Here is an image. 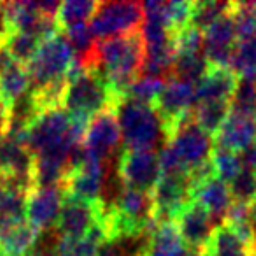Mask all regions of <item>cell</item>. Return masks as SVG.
Returning a JSON list of instances; mask_svg holds the SVG:
<instances>
[{"label": "cell", "instance_id": "1", "mask_svg": "<svg viewBox=\"0 0 256 256\" xmlns=\"http://www.w3.org/2000/svg\"><path fill=\"white\" fill-rule=\"evenodd\" d=\"M146 56V46L140 32L124 34L96 40L92 62L88 67H95L104 76L110 93L118 102L126 98L130 86L140 78Z\"/></svg>", "mask_w": 256, "mask_h": 256}, {"label": "cell", "instance_id": "2", "mask_svg": "<svg viewBox=\"0 0 256 256\" xmlns=\"http://www.w3.org/2000/svg\"><path fill=\"white\" fill-rule=\"evenodd\" d=\"M120 102L110 93L98 68L76 65L68 76L62 98V109L70 116V120L88 124L90 120L106 110H116Z\"/></svg>", "mask_w": 256, "mask_h": 256}, {"label": "cell", "instance_id": "3", "mask_svg": "<svg viewBox=\"0 0 256 256\" xmlns=\"http://www.w3.org/2000/svg\"><path fill=\"white\" fill-rule=\"evenodd\" d=\"M212 140L190 118L174 132L158 153L162 174L188 176L210 160Z\"/></svg>", "mask_w": 256, "mask_h": 256}, {"label": "cell", "instance_id": "4", "mask_svg": "<svg viewBox=\"0 0 256 256\" xmlns=\"http://www.w3.org/2000/svg\"><path fill=\"white\" fill-rule=\"evenodd\" d=\"M116 118L124 150H153L164 136L156 110L150 106L124 98L118 106Z\"/></svg>", "mask_w": 256, "mask_h": 256}, {"label": "cell", "instance_id": "5", "mask_svg": "<svg viewBox=\"0 0 256 256\" xmlns=\"http://www.w3.org/2000/svg\"><path fill=\"white\" fill-rule=\"evenodd\" d=\"M195 104L196 100L193 82L182 81L178 78L165 79L164 92L154 106L165 140L170 139L176 130L192 118V110Z\"/></svg>", "mask_w": 256, "mask_h": 256}, {"label": "cell", "instance_id": "6", "mask_svg": "<svg viewBox=\"0 0 256 256\" xmlns=\"http://www.w3.org/2000/svg\"><path fill=\"white\" fill-rule=\"evenodd\" d=\"M144 23L142 4L137 2H98L90 20V28L96 40L139 32Z\"/></svg>", "mask_w": 256, "mask_h": 256}, {"label": "cell", "instance_id": "7", "mask_svg": "<svg viewBox=\"0 0 256 256\" xmlns=\"http://www.w3.org/2000/svg\"><path fill=\"white\" fill-rule=\"evenodd\" d=\"M118 178L123 188L151 193L162 178L158 153L153 150H123L118 158Z\"/></svg>", "mask_w": 256, "mask_h": 256}, {"label": "cell", "instance_id": "8", "mask_svg": "<svg viewBox=\"0 0 256 256\" xmlns=\"http://www.w3.org/2000/svg\"><path fill=\"white\" fill-rule=\"evenodd\" d=\"M72 130L70 116L62 107L42 110L26 132V148L36 156L64 144L72 136Z\"/></svg>", "mask_w": 256, "mask_h": 256}, {"label": "cell", "instance_id": "9", "mask_svg": "<svg viewBox=\"0 0 256 256\" xmlns=\"http://www.w3.org/2000/svg\"><path fill=\"white\" fill-rule=\"evenodd\" d=\"M154 223H174L186 204L192 202V184L188 176L162 174L151 192Z\"/></svg>", "mask_w": 256, "mask_h": 256}, {"label": "cell", "instance_id": "10", "mask_svg": "<svg viewBox=\"0 0 256 256\" xmlns=\"http://www.w3.org/2000/svg\"><path fill=\"white\" fill-rule=\"evenodd\" d=\"M121 144V130L118 124L116 110H106L88 121L82 137L81 150L86 154L106 162Z\"/></svg>", "mask_w": 256, "mask_h": 256}, {"label": "cell", "instance_id": "11", "mask_svg": "<svg viewBox=\"0 0 256 256\" xmlns=\"http://www.w3.org/2000/svg\"><path fill=\"white\" fill-rule=\"evenodd\" d=\"M235 44H237V32H235V22L232 16L230 4L226 14L221 16L204 32L202 53L209 67L230 68Z\"/></svg>", "mask_w": 256, "mask_h": 256}, {"label": "cell", "instance_id": "12", "mask_svg": "<svg viewBox=\"0 0 256 256\" xmlns=\"http://www.w3.org/2000/svg\"><path fill=\"white\" fill-rule=\"evenodd\" d=\"M106 206V202L90 204L82 200L64 198V207L56 221L58 237L84 238L102 221Z\"/></svg>", "mask_w": 256, "mask_h": 256}, {"label": "cell", "instance_id": "13", "mask_svg": "<svg viewBox=\"0 0 256 256\" xmlns=\"http://www.w3.org/2000/svg\"><path fill=\"white\" fill-rule=\"evenodd\" d=\"M62 207H64V193L60 186L32 188L26 193L25 220L42 234L51 226H56Z\"/></svg>", "mask_w": 256, "mask_h": 256}, {"label": "cell", "instance_id": "14", "mask_svg": "<svg viewBox=\"0 0 256 256\" xmlns=\"http://www.w3.org/2000/svg\"><path fill=\"white\" fill-rule=\"evenodd\" d=\"M256 142V116L232 112L214 136L212 148L240 154L248 153Z\"/></svg>", "mask_w": 256, "mask_h": 256}, {"label": "cell", "instance_id": "15", "mask_svg": "<svg viewBox=\"0 0 256 256\" xmlns=\"http://www.w3.org/2000/svg\"><path fill=\"white\" fill-rule=\"evenodd\" d=\"M174 224L181 238L184 240L186 248L202 251L214 228V220L207 214L206 209H202L198 204L192 200L182 207V210L174 220Z\"/></svg>", "mask_w": 256, "mask_h": 256}, {"label": "cell", "instance_id": "16", "mask_svg": "<svg viewBox=\"0 0 256 256\" xmlns=\"http://www.w3.org/2000/svg\"><path fill=\"white\" fill-rule=\"evenodd\" d=\"M40 234L26 220L0 223V256H26L39 244Z\"/></svg>", "mask_w": 256, "mask_h": 256}, {"label": "cell", "instance_id": "17", "mask_svg": "<svg viewBox=\"0 0 256 256\" xmlns=\"http://www.w3.org/2000/svg\"><path fill=\"white\" fill-rule=\"evenodd\" d=\"M238 86V76L232 68L209 67L195 84V100L198 102H232Z\"/></svg>", "mask_w": 256, "mask_h": 256}, {"label": "cell", "instance_id": "18", "mask_svg": "<svg viewBox=\"0 0 256 256\" xmlns=\"http://www.w3.org/2000/svg\"><path fill=\"white\" fill-rule=\"evenodd\" d=\"M34 154L23 144L8 137L0 139V176H8L34 188Z\"/></svg>", "mask_w": 256, "mask_h": 256}, {"label": "cell", "instance_id": "19", "mask_svg": "<svg viewBox=\"0 0 256 256\" xmlns=\"http://www.w3.org/2000/svg\"><path fill=\"white\" fill-rule=\"evenodd\" d=\"M188 248L174 223H160L142 238L137 256H186Z\"/></svg>", "mask_w": 256, "mask_h": 256}, {"label": "cell", "instance_id": "20", "mask_svg": "<svg viewBox=\"0 0 256 256\" xmlns=\"http://www.w3.org/2000/svg\"><path fill=\"white\" fill-rule=\"evenodd\" d=\"M192 200L198 204L202 209L207 210L212 220H221L226 214L228 207L232 206V193L226 182L220 181L214 176L206 181H202L200 184L192 188Z\"/></svg>", "mask_w": 256, "mask_h": 256}, {"label": "cell", "instance_id": "21", "mask_svg": "<svg viewBox=\"0 0 256 256\" xmlns=\"http://www.w3.org/2000/svg\"><path fill=\"white\" fill-rule=\"evenodd\" d=\"M202 251L207 256H254L256 248L238 237L228 224L221 223L212 228Z\"/></svg>", "mask_w": 256, "mask_h": 256}, {"label": "cell", "instance_id": "22", "mask_svg": "<svg viewBox=\"0 0 256 256\" xmlns=\"http://www.w3.org/2000/svg\"><path fill=\"white\" fill-rule=\"evenodd\" d=\"M30 186L8 176H0V223L25 220V202Z\"/></svg>", "mask_w": 256, "mask_h": 256}, {"label": "cell", "instance_id": "23", "mask_svg": "<svg viewBox=\"0 0 256 256\" xmlns=\"http://www.w3.org/2000/svg\"><path fill=\"white\" fill-rule=\"evenodd\" d=\"M106 242L102 224H96L84 238L58 237L54 242V256H96L100 246Z\"/></svg>", "mask_w": 256, "mask_h": 256}, {"label": "cell", "instance_id": "24", "mask_svg": "<svg viewBox=\"0 0 256 256\" xmlns=\"http://www.w3.org/2000/svg\"><path fill=\"white\" fill-rule=\"evenodd\" d=\"M230 114V102H198L192 110V120L207 136H216Z\"/></svg>", "mask_w": 256, "mask_h": 256}, {"label": "cell", "instance_id": "25", "mask_svg": "<svg viewBox=\"0 0 256 256\" xmlns=\"http://www.w3.org/2000/svg\"><path fill=\"white\" fill-rule=\"evenodd\" d=\"M98 2L93 0H67L58 6V11L54 14L58 30H67L70 26L88 23L96 12Z\"/></svg>", "mask_w": 256, "mask_h": 256}, {"label": "cell", "instance_id": "26", "mask_svg": "<svg viewBox=\"0 0 256 256\" xmlns=\"http://www.w3.org/2000/svg\"><path fill=\"white\" fill-rule=\"evenodd\" d=\"M207 68L209 64L204 58V53H178L174 54V64L168 78H178L196 84Z\"/></svg>", "mask_w": 256, "mask_h": 256}, {"label": "cell", "instance_id": "27", "mask_svg": "<svg viewBox=\"0 0 256 256\" xmlns=\"http://www.w3.org/2000/svg\"><path fill=\"white\" fill-rule=\"evenodd\" d=\"M164 86H165V79L153 78V76H140L130 86V90L126 93V98L134 100V102L144 104V106H150L154 109L162 92H164Z\"/></svg>", "mask_w": 256, "mask_h": 256}, {"label": "cell", "instance_id": "28", "mask_svg": "<svg viewBox=\"0 0 256 256\" xmlns=\"http://www.w3.org/2000/svg\"><path fill=\"white\" fill-rule=\"evenodd\" d=\"M40 42H42V40L37 39L36 36H30V34L11 32L8 37V40H6L4 48L9 53V56H11L16 64L25 67V65L34 58V54L37 53Z\"/></svg>", "mask_w": 256, "mask_h": 256}, {"label": "cell", "instance_id": "29", "mask_svg": "<svg viewBox=\"0 0 256 256\" xmlns=\"http://www.w3.org/2000/svg\"><path fill=\"white\" fill-rule=\"evenodd\" d=\"M232 2H214V0H206V2H193L192 22L190 25L195 26L200 32H206L212 23H216L221 16H224L230 9Z\"/></svg>", "mask_w": 256, "mask_h": 256}, {"label": "cell", "instance_id": "30", "mask_svg": "<svg viewBox=\"0 0 256 256\" xmlns=\"http://www.w3.org/2000/svg\"><path fill=\"white\" fill-rule=\"evenodd\" d=\"M210 164H212L214 168V176L220 181L226 182V184H230L238 176V172L244 168V160H242L240 154L230 153V151H224V150H218V148H212Z\"/></svg>", "mask_w": 256, "mask_h": 256}, {"label": "cell", "instance_id": "31", "mask_svg": "<svg viewBox=\"0 0 256 256\" xmlns=\"http://www.w3.org/2000/svg\"><path fill=\"white\" fill-rule=\"evenodd\" d=\"M230 68L238 78H256V37L237 40Z\"/></svg>", "mask_w": 256, "mask_h": 256}, {"label": "cell", "instance_id": "32", "mask_svg": "<svg viewBox=\"0 0 256 256\" xmlns=\"http://www.w3.org/2000/svg\"><path fill=\"white\" fill-rule=\"evenodd\" d=\"M237 40L256 37V2H232Z\"/></svg>", "mask_w": 256, "mask_h": 256}, {"label": "cell", "instance_id": "33", "mask_svg": "<svg viewBox=\"0 0 256 256\" xmlns=\"http://www.w3.org/2000/svg\"><path fill=\"white\" fill-rule=\"evenodd\" d=\"M230 110L256 116V78H238V86L232 96Z\"/></svg>", "mask_w": 256, "mask_h": 256}, {"label": "cell", "instance_id": "34", "mask_svg": "<svg viewBox=\"0 0 256 256\" xmlns=\"http://www.w3.org/2000/svg\"><path fill=\"white\" fill-rule=\"evenodd\" d=\"M234 202L248 204L251 206L256 198V170L244 164V168L238 172V176L228 184Z\"/></svg>", "mask_w": 256, "mask_h": 256}, {"label": "cell", "instance_id": "35", "mask_svg": "<svg viewBox=\"0 0 256 256\" xmlns=\"http://www.w3.org/2000/svg\"><path fill=\"white\" fill-rule=\"evenodd\" d=\"M244 164L248 165V167H251L252 170H256V142L252 144V148L251 150L246 153V160H244Z\"/></svg>", "mask_w": 256, "mask_h": 256}, {"label": "cell", "instance_id": "36", "mask_svg": "<svg viewBox=\"0 0 256 256\" xmlns=\"http://www.w3.org/2000/svg\"><path fill=\"white\" fill-rule=\"evenodd\" d=\"M251 220H252V224L256 226V198H254V202L251 204Z\"/></svg>", "mask_w": 256, "mask_h": 256}, {"label": "cell", "instance_id": "37", "mask_svg": "<svg viewBox=\"0 0 256 256\" xmlns=\"http://www.w3.org/2000/svg\"><path fill=\"white\" fill-rule=\"evenodd\" d=\"M186 256H207L204 251H192V252H188Z\"/></svg>", "mask_w": 256, "mask_h": 256}, {"label": "cell", "instance_id": "38", "mask_svg": "<svg viewBox=\"0 0 256 256\" xmlns=\"http://www.w3.org/2000/svg\"><path fill=\"white\" fill-rule=\"evenodd\" d=\"M254 232H256V226H254Z\"/></svg>", "mask_w": 256, "mask_h": 256}, {"label": "cell", "instance_id": "39", "mask_svg": "<svg viewBox=\"0 0 256 256\" xmlns=\"http://www.w3.org/2000/svg\"><path fill=\"white\" fill-rule=\"evenodd\" d=\"M254 256H256V251H254Z\"/></svg>", "mask_w": 256, "mask_h": 256}, {"label": "cell", "instance_id": "40", "mask_svg": "<svg viewBox=\"0 0 256 256\" xmlns=\"http://www.w3.org/2000/svg\"><path fill=\"white\" fill-rule=\"evenodd\" d=\"M0 139H2V137H0Z\"/></svg>", "mask_w": 256, "mask_h": 256}]
</instances>
